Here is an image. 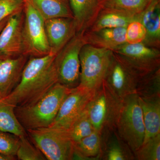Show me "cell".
Returning a JSON list of instances; mask_svg holds the SVG:
<instances>
[{"label":"cell","mask_w":160,"mask_h":160,"mask_svg":"<svg viewBox=\"0 0 160 160\" xmlns=\"http://www.w3.org/2000/svg\"><path fill=\"white\" fill-rule=\"evenodd\" d=\"M55 56L50 53L40 57H30L18 84L3 99L17 107L32 105L42 98L58 83Z\"/></svg>","instance_id":"6da1fadb"},{"label":"cell","mask_w":160,"mask_h":160,"mask_svg":"<svg viewBox=\"0 0 160 160\" xmlns=\"http://www.w3.org/2000/svg\"><path fill=\"white\" fill-rule=\"evenodd\" d=\"M71 89L58 82L36 102L15 107V113L20 124L26 130L51 126Z\"/></svg>","instance_id":"7a4b0ae2"},{"label":"cell","mask_w":160,"mask_h":160,"mask_svg":"<svg viewBox=\"0 0 160 160\" xmlns=\"http://www.w3.org/2000/svg\"><path fill=\"white\" fill-rule=\"evenodd\" d=\"M26 131L32 142L46 160H72L74 143L68 130L49 126Z\"/></svg>","instance_id":"3957f363"},{"label":"cell","mask_w":160,"mask_h":160,"mask_svg":"<svg viewBox=\"0 0 160 160\" xmlns=\"http://www.w3.org/2000/svg\"><path fill=\"white\" fill-rule=\"evenodd\" d=\"M122 104L103 81L86 108L95 129L101 133L105 129H117Z\"/></svg>","instance_id":"277c9868"},{"label":"cell","mask_w":160,"mask_h":160,"mask_svg":"<svg viewBox=\"0 0 160 160\" xmlns=\"http://www.w3.org/2000/svg\"><path fill=\"white\" fill-rule=\"evenodd\" d=\"M117 129L133 153L142 145L145 126L142 110L137 93L128 96L122 101Z\"/></svg>","instance_id":"5b68a950"},{"label":"cell","mask_w":160,"mask_h":160,"mask_svg":"<svg viewBox=\"0 0 160 160\" xmlns=\"http://www.w3.org/2000/svg\"><path fill=\"white\" fill-rule=\"evenodd\" d=\"M113 51L85 44L80 53L79 86L95 90L102 85L111 62Z\"/></svg>","instance_id":"8992f818"},{"label":"cell","mask_w":160,"mask_h":160,"mask_svg":"<svg viewBox=\"0 0 160 160\" xmlns=\"http://www.w3.org/2000/svg\"><path fill=\"white\" fill-rule=\"evenodd\" d=\"M23 27L24 55L40 57L50 53L46 37L45 20L30 0H24Z\"/></svg>","instance_id":"52a82bcc"},{"label":"cell","mask_w":160,"mask_h":160,"mask_svg":"<svg viewBox=\"0 0 160 160\" xmlns=\"http://www.w3.org/2000/svg\"><path fill=\"white\" fill-rule=\"evenodd\" d=\"M83 33L84 32H77L55 58L58 82L69 89L79 85L80 53L82 47L86 44Z\"/></svg>","instance_id":"ba28073f"},{"label":"cell","mask_w":160,"mask_h":160,"mask_svg":"<svg viewBox=\"0 0 160 160\" xmlns=\"http://www.w3.org/2000/svg\"><path fill=\"white\" fill-rule=\"evenodd\" d=\"M145 76L113 52L104 81L114 94L123 101L128 96L136 93L138 84Z\"/></svg>","instance_id":"9c48e42d"},{"label":"cell","mask_w":160,"mask_h":160,"mask_svg":"<svg viewBox=\"0 0 160 160\" xmlns=\"http://www.w3.org/2000/svg\"><path fill=\"white\" fill-rule=\"evenodd\" d=\"M113 52L143 75L160 69V49L143 42H126Z\"/></svg>","instance_id":"30bf717a"},{"label":"cell","mask_w":160,"mask_h":160,"mask_svg":"<svg viewBox=\"0 0 160 160\" xmlns=\"http://www.w3.org/2000/svg\"><path fill=\"white\" fill-rule=\"evenodd\" d=\"M95 91L80 86L71 89L63 100L56 118L50 126L68 130L87 108Z\"/></svg>","instance_id":"8fae6325"},{"label":"cell","mask_w":160,"mask_h":160,"mask_svg":"<svg viewBox=\"0 0 160 160\" xmlns=\"http://www.w3.org/2000/svg\"><path fill=\"white\" fill-rule=\"evenodd\" d=\"M23 10L8 18L0 32V59L14 58L24 55Z\"/></svg>","instance_id":"7c38bea8"},{"label":"cell","mask_w":160,"mask_h":160,"mask_svg":"<svg viewBox=\"0 0 160 160\" xmlns=\"http://www.w3.org/2000/svg\"><path fill=\"white\" fill-rule=\"evenodd\" d=\"M50 53L56 55L78 32L73 18H57L45 21Z\"/></svg>","instance_id":"4fadbf2b"},{"label":"cell","mask_w":160,"mask_h":160,"mask_svg":"<svg viewBox=\"0 0 160 160\" xmlns=\"http://www.w3.org/2000/svg\"><path fill=\"white\" fill-rule=\"evenodd\" d=\"M100 160H134L135 158L117 129H107L101 132Z\"/></svg>","instance_id":"5bb4252c"},{"label":"cell","mask_w":160,"mask_h":160,"mask_svg":"<svg viewBox=\"0 0 160 160\" xmlns=\"http://www.w3.org/2000/svg\"><path fill=\"white\" fill-rule=\"evenodd\" d=\"M28 56L0 59V97H6L19 82Z\"/></svg>","instance_id":"9a60e30c"},{"label":"cell","mask_w":160,"mask_h":160,"mask_svg":"<svg viewBox=\"0 0 160 160\" xmlns=\"http://www.w3.org/2000/svg\"><path fill=\"white\" fill-rule=\"evenodd\" d=\"M126 28H105L85 31L83 33L86 44L113 51L126 42Z\"/></svg>","instance_id":"2e32d148"},{"label":"cell","mask_w":160,"mask_h":160,"mask_svg":"<svg viewBox=\"0 0 160 160\" xmlns=\"http://www.w3.org/2000/svg\"><path fill=\"white\" fill-rule=\"evenodd\" d=\"M139 20L146 30V38L142 42L160 49V0H151L139 14Z\"/></svg>","instance_id":"e0dca14e"},{"label":"cell","mask_w":160,"mask_h":160,"mask_svg":"<svg viewBox=\"0 0 160 160\" xmlns=\"http://www.w3.org/2000/svg\"><path fill=\"white\" fill-rule=\"evenodd\" d=\"M139 98L145 126L144 143L160 133V95Z\"/></svg>","instance_id":"ac0fdd59"},{"label":"cell","mask_w":160,"mask_h":160,"mask_svg":"<svg viewBox=\"0 0 160 160\" xmlns=\"http://www.w3.org/2000/svg\"><path fill=\"white\" fill-rule=\"evenodd\" d=\"M77 25L78 32H84L91 25L99 12L101 0H68Z\"/></svg>","instance_id":"d6986e66"},{"label":"cell","mask_w":160,"mask_h":160,"mask_svg":"<svg viewBox=\"0 0 160 160\" xmlns=\"http://www.w3.org/2000/svg\"><path fill=\"white\" fill-rule=\"evenodd\" d=\"M139 14H130L115 9L101 8L96 17L86 31H95L105 28H126L132 21L139 20Z\"/></svg>","instance_id":"ffe728a7"},{"label":"cell","mask_w":160,"mask_h":160,"mask_svg":"<svg viewBox=\"0 0 160 160\" xmlns=\"http://www.w3.org/2000/svg\"><path fill=\"white\" fill-rule=\"evenodd\" d=\"M30 1L45 21L57 18H73L68 0Z\"/></svg>","instance_id":"44dd1931"},{"label":"cell","mask_w":160,"mask_h":160,"mask_svg":"<svg viewBox=\"0 0 160 160\" xmlns=\"http://www.w3.org/2000/svg\"><path fill=\"white\" fill-rule=\"evenodd\" d=\"M101 133L94 130L74 143L72 160H100Z\"/></svg>","instance_id":"7402d4cb"},{"label":"cell","mask_w":160,"mask_h":160,"mask_svg":"<svg viewBox=\"0 0 160 160\" xmlns=\"http://www.w3.org/2000/svg\"><path fill=\"white\" fill-rule=\"evenodd\" d=\"M15 107L7 103L3 98L0 99V131L9 132L21 137L27 135L15 113Z\"/></svg>","instance_id":"603a6c76"},{"label":"cell","mask_w":160,"mask_h":160,"mask_svg":"<svg viewBox=\"0 0 160 160\" xmlns=\"http://www.w3.org/2000/svg\"><path fill=\"white\" fill-rule=\"evenodd\" d=\"M150 1L151 0H101V7L138 15L145 10Z\"/></svg>","instance_id":"cb8c5ba5"},{"label":"cell","mask_w":160,"mask_h":160,"mask_svg":"<svg viewBox=\"0 0 160 160\" xmlns=\"http://www.w3.org/2000/svg\"><path fill=\"white\" fill-rule=\"evenodd\" d=\"M86 108L68 129L69 135L74 143L91 134L95 130Z\"/></svg>","instance_id":"d4e9b609"},{"label":"cell","mask_w":160,"mask_h":160,"mask_svg":"<svg viewBox=\"0 0 160 160\" xmlns=\"http://www.w3.org/2000/svg\"><path fill=\"white\" fill-rule=\"evenodd\" d=\"M136 93L142 97L160 95V69L146 75L140 80Z\"/></svg>","instance_id":"484cf974"},{"label":"cell","mask_w":160,"mask_h":160,"mask_svg":"<svg viewBox=\"0 0 160 160\" xmlns=\"http://www.w3.org/2000/svg\"><path fill=\"white\" fill-rule=\"evenodd\" d=\"M135 160H160V133L143 143L134 153Z\"/></svg>","instance_id":"4316f807"},{"label":"cell","mask_w":160,"mask_h":160,"mask_svg":"<svg viewBox=\"0 0 160 160\" xmlns=\"http://www.w3.org/2000/svg\"><path fill=\"white\" fill-rule=\"evenodd\" d=\"M24 135L19 137V145L16 157L19 160H46L42 152Z\"/></svg>","instance_id":"83f0119b"},{"label":"cell","mask_w":160,"mask_h":160,"mask_svg":"<svg viewBox=\"0 0 160 160\" xmlns=\"http://www.w3.org/2000/svg\"><path fill=\"white\" fill-rule=\"evenodd\" d=\"M146 30L139 20L132 21L126 28V42L129 44L142 42L145 39Z\"/></svg>","instance_id":"f1b7e54d"},{"label":"cell","mask_w":160,"mask_h":160,"mask_svg":"<svg viewBox=\"0 0 160 160\" xmlns=\"http://www.w3.org/2000/svg\"><path fill=\"white\" fill-rule=\"evenodd\" d=\"M19 137L0 131V152L16 157L19 145Z\"/></svg>","instance_id":"f546056e"},{"label":"cell","mask_w":160,"mask_h":160,"mask_svg":"<svg viewBox=\"0 0 160 160\" xmlns=\"http://www.w3.org/2000/svg\"><path fill=\"white\" fill-rule=\"evenodd\" d=\"M24 0H0V23L12 15L22 11Z\"/></svg>","instance_id":"4dcf8cb0"},{"label":"cell","mask_w":160,"mask_h":160,"mask_svg":"<svg viewBox=\"0 0 160 160\" xmlns=\"http://www.w3.org/2000/svg\"><path fill=\"white\" fill-rule=\"evenodd\" d=\"M16 158V157L7 155L0 152V160H15Z\"/></svg>","instance_id":"1f68e13d"},{"label":"cell","mask_w":160,"mask_h":160,"mask_svg":"<svg viewBox=\"0 0 160 160\" xmlns=\"http://www.w3.org/2000/svg\"><path fill=\"white\" fill-rule=\"evenodd\" d=\"M8 18H6L3 20V21H2V22L0 23V32H1L2 31V29H3V28H4V26H5V25H6V22H7V20H8Z\"/></svg>","instance_id":"d6a6232c"},{"label":"cell","mask_w":160,"mask_h":160,"mask_svg":"<svg viewBox=\"0 0 160 160\" xmlns=\"http://www.w3.org/2000/svg\"><path fill=\"white\" fill-rule=\"evenodd\" d=\"M2 98H1V97H0V99H2Z\"/></svg>","instance_id":"836d02e7"}]
</instances>
